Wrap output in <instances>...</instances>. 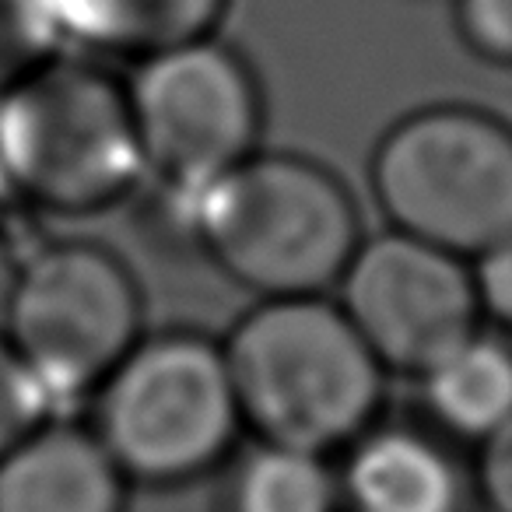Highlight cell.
I'll return each mask as SVG.
<instances>
[{"instance_id": "cell-1", "label": "cell", "mask_w": 512, "mask_h": 512, "mask_svg": "<svg viewBox=\"0 0 512 512\" xmlns=\"http://www.w3.org/2000/svg\"><path fill=\"white\" fill-rule=\"evenodd\" d=\"M221 348L242 421L264 442L330 456L379 421L386 369L327 295L260 299Z\"/></svg>"}, {"instance_id": "cell-2", "label": "cell", "mask_w": 512, "mask_h": 512, "mask_svg": "<svg viewBox=\"0 0 512 512\" xmlns=\"http://www.w3.org/2000/svg\"><path fill=\"white\" fill-rule=\"evenodd\" d=\"M211 264L260 299L327 295L362 246L355 193L323 162L253 151L193 197Z\"/></svg>"}, {"instance_id": "cell-3", "label": "cell", "mask_w": 512, "mask_h": 512, "mask_svg": "<svg viewBox=\"0 0 512 512\" xmlns=\"http://www.w3.org/2000/svg\"><path fill=\"white\" fill-rule=\"evenodd\" d=\"M0 176L50 214H99L144 176L127 85L92 57H53L0 95Z\"/></svg>"}, {"instance_id": "cell-4", "label": "cell", "mask_w": 512, "mask_h": 512, "mask_svg": "<svg viewBox=\"0 0 512 512\" xmlns=\"http://www.w3.org/2000/svg\"><path fill=\"white\" fill-rule=\"evenodd\" d=\"M369 176L390 228L463 260L512 232V127L488 109L442 102L400 116Z\"/></svg>"}, {"instance_id": "cell-5", "label": "cell", "mask_w": 512, "mask_h": 512, "mask_svg": "<svg viewBox=\"0 0 512 512\" xmlns=\"http://www.w3.org/2000/svg\"><path fill=\"white\" fill-rule=\"evenodd\" d=\"M239 425L225 348L193 330L141 337L95 390V435L127 481H193L221 463Z\"/></svg>"}, {"instance_id": "cell-6", "label": "cell", "mask_w": 512, "mask_h": 512, "mask_svg": "<svg viewBox=\"0 0 512 512\" xmlns=\"http://www.w3.org/2000/svg\"><path fill=\"white\" fill-rule=\"evenodd\" d=\"M4 337L46 390L53 418L92 397L144 337L137 278L113 249L64 239L25 260Z\"/></svg>"}, {"instance_id": "cell-7", "label": "cell", "mask_w": 512, "mask_h": 512, "mask_svg": "<svg viewBox=\"0 0 512 512\" xmlns=\"http://www.w3.org/2000/svg\"><path fill=\"white\" fill-rule=\"evenodd\" d=\"M144 176L197 197L260 151L264 95L249 64L218 36L141 60L127 85Z\"/></svg>"}, {"instance_id": "cell-8", "label": "cell", "mask_w": 512, "mask_h": 512, "mask_svg": "<svg viewBox=\"0 0 512 512\" xmlns=\"http://www.w3.org/2000/svg\"><path fill=\"white\" fill-rule=\"evenodd\" d=\"M337 292V306L379 365L400 376H421L481 330L474 274L463 256L397 228L362 239Z\"/></svg>"}, {"instance_id": "cell-9", "label": "cell", "mask_w": 512, "mask_h": 512, "mask_svg": "<svg viewBox=\"0 0 512 512\" xmlns=\"http://www.w3.org/2000/svg\"><path fill=\"white\" fill-rule=\"evenodd\" d=\"M341 502L348 512H474V470L432 425H369L348 449Z\"/></svg>"}, {"instance_id": "cell-10", "label": "cell", "mask_w": 512, "mask_h": 512, "mask_svg": "<svg viewBox=\"0 0 512 512\" xmlns=\"http://www.w3.org/2000/svg\"><path fill=\"white\" fill-rule=\"evenodd\" d=\"M0 512H127V474L95 428L50 418L0 456Z\"/></svg>"}, {"instance_id": "cell-11", "label": "cell", "mask_w": 512, "mask_h": 512, "mask_svg": "<svg viewBox=\"0 0 512 512\" xmlns=\"http://www.w3.org/2000/svg\"><path fill=\"white\" fill-rule=\"evenodd\" d=\"M57 36L85 57L148 60L214 36L228 0H46Z\"/></svg>"}, {"instance_id": "cell-12", "label": "cell", "mask_w": 512, "mask_h": 512, "mask_svg": "<svg viewBox=\"0 0 512 512\" xmlns=\"http://www.w3.org/2000/svg\"><path fill=\"white\" fill-rule=\"evenodd\" d=\"M418 379L428 425L460 446H481L512 418V344L505 337L474 330Z\"/></svg>"}, {"instance_id": "cell-13", "label": "cell", "mask_w": 512, "mask_h": 512, "mask_svg": "<svg viewBox=\"0 0 512 512\" xmlns=\"http://www.w3.org/2000/svg\"><path fill=\"white\" fill-rule=\"evenodd\" d=\"M341 481L327 456L292 446L249 453L228 481L225 512H337Z\"/></svg>"}, {"instance_id": "cell-14", "label": "cell", "mask_w": 512, "mask_h": 512, "mask_svg": "<svg viewBox=\"0 0 512 512\" xmlns=\"http://www.w3.org/2000/svg\"><path fill=\"white\" fill-rule=\"evenodd\" d=\"M46 0H0V95L60 53Z\"/></svg>"}, {"instance_id": "cell-15", "label": "cell", "mask_w": 512, "mask_h": 512, "mask_svg": "<svg viewBox=\"0 0 512 512\" xmlns=\"http://www.w3.org/2000/svg\"><path fill=\"white\" fill-rule=\"evenodd\" d=\"M50 418L53 407L46 390L22 362V355L11 348L8 337L0 334V456Z\"/></svg>"}, {"instance_id": "cell-16", "label": "cell", "mask_w": 512, "mask_h": 512, "mask_svg": "<svg viewBox=\"0 0 512 512\" xmlns=\"http://www.w3.org/2000/svg\"><path fill=\"white\" fill-rule=\"evenodd\" d=\"M453 25L477 60L512 67V0H453Z\"/></svg>"}, {"instance_id": "cell-17", "label": "cell", "mask_w": 512, "mask_h": 512, "mask_svg": "<svg viewBox=\"0 0 512 512\" xmlns=\"http://www.w3.org/2000/svg\"><path fill=\"white\" fill-rule=\"evenodd\" d=\"M474 292L481 320L512 334V232L474 256Z\"/></svg>"}, {"instance_id": "cell-18", "label": "cell", "mask_w": 512, "mask_h": 512, "mask_svg": "<svg viewBox=\"0 0 512 512\" xmlns=\"http://www.w3.org/2000/svg\"><path fill=\"white\" fill-rule=\"evenodd\" d=\"M474 460V491L484 512H512V418L481 442Z\"/></svg>"}]
</instances>
